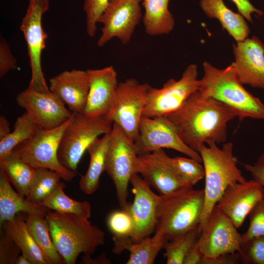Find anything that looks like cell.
Returning a JSON list of instances; mask_svg holds the SVG:
<instances>
[{
    "label": "cell",
    "instance_id": "6da1fadb",
    "mask_svg": "<svg viewBox=\"0 0 264 264\" xmlns=\"http://www.w3.org/2000/svg\"><path fill=\"white\" fill-rule=\"evenodd\" d=\"M236 117L232 109L198 90L166 116L181 140L197 152L205 143H224L227 124Z\"/></svg>",
    "mask_w": 264,
    "mask_h": 264
},
{
    "label": "cell",
    "instance_id": "7a4b0ae2",
    "mask_svg": "<svg viewBox=\"0 0 264 264\" xmlns=\"http://www.w3.org/2000/svg\"><path fill=\"white\" fill-rule=\"evenodd\" d=\"M45 217L54 245L66 264H75L81 254L91 257L105 243V232L88 218L53 210Z\"/></svg>",
    "mask_w": 264,
    "mask_h": 264
},
{
    "label": "cell",
    "instance_id": "3957f363",
    "mask_svg": "<svg viewBox=\"0 0 264 264\" xmlns=\"http://www.w3.org/2000/svg\"><path fill=\"white\" fill-rule=\"evenodd\" d=\"M202 66L204 74L198 90L203 95L232 109L240 121L245 118L264 120V104L245 89L231 65L218 69L204 61Z\"/></svg>",
    "mask_w": 264,
    "mask_h": 264
},
{
    "label": "cell",
    "instance_id": "277c9868",
    "mask_svg": "<svg viewBox=\"0 0 264 264\" xmlns=\"http://www.w3.org/2000/svg\"><path fill=\"white\" fill-rule=\"evenodd\" d=\"M204 204V190L192 186L160 195L154 231L162 232L170 240L200 226Z\"/></svg>",
    "mask_w": 264,
    "mask_h": 264
},
{
    "label": "cell",
    "instance_id": "5b68a950",
    "mask_svg": "<svg viewBox=\"0 0 264 264\" xmlns=\"http://www.w3.org/2000/svg\"><path fill=\"white\" fill-rule=\"evenodd\" d=\"M207 145H201L198 151L203 164L205 179L204 204L200 228L207 221L227 187L234 183L246 180L237 167L238 160L233 154L231 142L223 144L221 148L215 143Z\"/></svg>",
    "mask_w": 264,
    "mask_h": 264
},
{
    "label": "cell",
    "instance_id": "8992f818",
    "mask_svg": "<svg viewBox=\"0 0 264 264\" xmlns=\"http://www.w3.org/2000/svg\"><path fill=\"white\" fill-rule=\"evenodd\" d=\"M113 123L108 116L73 112L60 142L58 157L61 164L68 170L76 171L88 146L99 136L110 132Z\"/></svg>",
    "mask_w": 264,
    "mask_h": 264
},
{
    "label": "cell",
    "instance_id": "52a82bcc",
    "mask_svg": "<svg viewBox=\"0 0 264 264\" xmlns=\"http://www.w3.org/2000/svg\"><path fill=\"white\" fill-rule=\"evenodd\" d=\"M134 142L121 128L113 123L106 159L105 171L112 180L116 197L122 209H127L130 204L128 186L138 157Z\"/></svg>",
    "mask_w": 264,
    "mask_h": 264
},
{
    "label": "cell",
    "instance_id": "ba28073f",
    "mask_svg": "<svg viewBox=\"0 0 264 264\" xmlns=\"http://www.w3.org/2000/svg\"><path fill=\"white\" fill-rule=\"evenodd\" d=\"M73 115L60 126L49 130L39 128L34 135L14 150L20 157L34 169L45 168L59 173L64 180L70 181L77 172L68 170L60 162L58 152L63 133Z\"/></svg>",
    "mask_w": 264,
    "mask_h": 264
},
{
    "label": "cell",
    "instance_id": "9c48e42d",
    "mask_svg": "<svg viewBox=\"0 0 264 264\" xmlns=\"http://www.w3.org/2000/svg\"><path fill=\"white\" fill-rule=\"evenodd\" d=\"M199 86L197 66L189 65L180 79H170L160 88L150 86L143 116H166L176 110L192 93L199 90Z\"/></svg>",
    "mask_w": 264,
    "mask_h": 264
},
{
    "label": "cell",
    "instance_id": "30bf717a",
    "mask_svg": "<svg viewBox=\"0 0 264 264\" xmlns=\"http://www.w3.org/2000/svg\"><path fill=\"white\" fill-rule=\"evenodd\" d=\"M49 0H29L20 26L26 41L31 69L28 88L39 91H50L42 70L41 57L45 47L47 35L42 26V17L48 10Z\"/></svg>",
    "mask_w": 264,
    "mask_h": 264
},
{
    "label": "cell",
    "instance_id": "8fae6325",
    "mask_svg": "<svg viewBox=\"0 0 264 264\" xmlns=\"http://www.w3.org/2000/svg\"><path fill=\"white\" fill-rule=\"evenodd\" d=\"M134 144L138 155L161 149L177 151L201 163L199 153L191 149L180 138L166 116H142Z\"/></svg>",
    "mask_w": 264,
    "mask_h": 264
},
{
    "label": "cell",
    "instance_id": "7c38bea8",
    "mask_svg": "<svg viewBox=\"0 0 264 264\" xmlns=\"http://www.w3.org/2000/svg\"><path fill=\"white\" fill-rule=\"evenodd\" d=\"M150 86L147 83L140 84L134 78L118 84L112 120L133 142L138 135Z\"/></svg>",
    "mask_w": 264,
    "mask_h": 264
},
{
    "label": "cell",
    "instance_id": "4fadbf2b",
    "mask_svg": "<svg viewBox=\"0 0 264 264\" xmlns=\"http://www.w3.org/2000/svg\"><path fill=\"white\" fill-rule=\"evenodd\" d=\"M201 229L198 243L204 257L213 258L240 251L242 234L230 218L216 205Z\"/></svg>",
    "mask_w": 264,
    "mask_h": 264
},
{
    "label": "cell",
    "instance_id": "5bb4252c",
    "mask_svg": "<svg viewBox=\"0 0 264 264\" xmlns=\"http://www.w3.org/2000/svg\"><path fill=\"white\" fill-rule=\"evenodd\" d=\"M16 101L39 128L45 130L60 126L73 113L50 90L43 92L28 87L18 94Z\"/></svg>",
    "mask_w": 264,
    "mask_h": 264
},
{
    "label": "cell",
    "instance_id": "9a60e30c",
    "mask_svg": "<svg viewBox=\"0 0 264 264\" xmlns=\"http://www.w3.org/2000/svg\"><path fill=\"white\" fill-rule=\"evenodd\" d=\"M142 0H109L98 23L103 24L97 45L102 47L113 38L123 44L130 41L142 13L139 4Z\"/></svg>",
    "mask_w": 264,
    "mask_h": 264
},
{
    "label": "cell",
    "instance_id": "2e32d148",
    "mask_svg": "<svg viewBox=\"0 0 264 264\" xmlns=\"http://www.w3.org/2000/svg\"><path fill=\"white\" fill-rule=\"evenodd\" d=\"M170 157L163 149H161L138 155L136 161L135 174H140L150 187L160 195L192 186L178 175L170 162Z\"/></svg>",
    "mask_w": 264,
    "mask_h": 264
},
{
    "label": "cell",
    "instance_id": "e0dca14e",
    "mask_svg": "<svg viewBox=\"0 0 264 264\" xmlns=\"http://www.w3.org/2000/svg\"><path fill=\"white\" fill-rule=\"evenodd\" d=\"M130 183L134 195L133 202L128 208L134 226L131 239L137 242L150 237L155 229L160 196L153 192L150 186L138 174L132 176Z\"/></svg>",
    "mask_w": 264,
    "mask_h": 264
},
{
    "label": "cell",
    "instance_id": "ac0fdd59",
    "mask_svg": "<svg viewBox=\"0 0 264 264\" xmlns=\"http://www.w3.org/2000/svg\"><path fill=\"white\" fill-rule=\"evenodd\" d=\"M263 198L264 188L252 179L229 185L216 206L230 218L238 229L257 203Z\"/></svg>",
    "mask_w": 264,
    "mask_h": 264
},
{
    "label": "cell",
    "instance_id": "d6986e66",
    "mask_svg": "<svg viewBox=\"0 0 264 264\" xmlns=\"http://www.w3.org/2000/svg\"><path fill=\"white\" fill-rule=\"evenodd\" d=\"M234 61L231 64L240 81L264 89V44L256 36L233 45Z\"/></svg>",
    "mask_w": 264,
    "mask_h": 264
},
{
    "label": "cell",
    "instance_id": "ffe728a7",
    "mask_svg": "<svg viewBox=\"0 0 264 264\" xmlns=\"http://www.w3.org/2000/svg\"><path fill=\"white\" fill-rule=\"evenodd\" d=\"M87 71L90 86L83 113L108 116L112 120L118 84L116 70L110 66L101 69H88Z\"/></svg>",
    "mask_w": 264,
    "mask_h": 264
},
{
    "label": "cell",
    "instance_id": "44dd1931",
    "mask_svg": "<svg viewBox=\"0 0 264 264\" xmlns=\"http://www.w3.org/2000/svg\"><path fill=\"white\" fill-rule=\"evenodd\" d=\"M90 82L88 73L78 69L64 71L49 80L50 90L73 112L83 113Z\"/></svg>",
    "mask_w": 264,
    "mask_h": 264
},
{
    "label": "cell",
    "instance_id": "7402d4cb",
    "mask_svg": "<svg viewBox=\"0 0 264 264\" xmlns=\"http://www.w3.org/2000/svg\"><path fill=\"white\" fill-rule=\"evenodd\" d=\"M114 247L112 251L116 254L123 250L130 252L127 264H153L161 249L168 241L164 234L155 231L152 237H147L139 242H133L131 238H113Z\"/></svg>",
    "mask_w": 264,
    "mask_h": 264
},
{
    "label": "cell",
    "instance_id": "603a6c76",
    "mask_svg": "<svg viewBox=\"0 0 264 264\" xmlns=\"http://www.w3.org/2000/svg\"><path fill=\"white\" fill-rule=\"evenodd\" d=\"M10 183L3 171L0 169V225L12 220L20 212L46 215L48 208L29 202L15 191Z\"/></svg>",
    "mask_w": 264,
    "mask_h": 264
},
{
    "label": "cell",
    "instance_id": "cb8c5ba5",
    "mask_svg": "<svg viewBox=\"0 0 264 264\" xmlns=\"http://www.w3.org/2000/svg\"><path fill=\"white\" fill-rule=\"evenodd\" d=\"M199 5L208 18L219 20L222 28L237 42L248 38L250 30L245 18L228 8L223 0H199Z\"/></svg>",
    "mask_w": 264,
    "mask_h": 264
},
{
    "label": "cell",
    "instance_id": "d4e9b609",
    "mask_svg": "<svg viewBox=\"0 0 264 264\" xmlns=\"http://www.w3.org/2000/svg\"><path fill=\"white\" fill-rule=\"evenodd\" d=\"M110 132L104 134L101 138H97L87 150L90 156L89 163L86 174L79 180L80 189L87 195H91L97 191L100 176L105 171Z\"/></svg>",
    "mask_w": 264,
    "mask_h": 264
},
{
    "label": "cell",
    "instance_id": "484cf974",
    "mask_svg": "<svg viewBox=\"0 0 264 264\" xmlns=\"http://www.w3.org/2000/svg\"><path fill=\"white\" fill-rule=\"evenodd\" d=\"M4 233L13 239L32 264H50L31 234L22 217L16 215L11 220L0 225Z\"/></svg>",
    "mask_w": 264,
    "mask_h": 264
},
{
    "label": "cell",
    "instance_id": "4316f807",
    "mask_svg": "<svg viewBox=\"0 0 264 264\" xmlns=\"http://www.w3.org/2000/svg\"><path fill=\"white\" fill-rule=\"evenodd\" d=\"M170 0H142L145 9L143 23L145 32L151 36L168 34L175 21L168 9Z\"/></svg>",
    "mask_w": 264,
    "mask_h": 264
},
{
    "label": "cell",
    "instance_id": "83f0119b",
    "mask_svg": "<svg viewBox=\"0 0 264 264\" xmlns=\"http://www.w3.org/2000/svg\"><path fill=\"white\" fill-rule=\"evenodd\" d=\"M0 169L17 192L26 197L34 179L35 169L24 161L14 150L0 159Z\"/></svg>",
    "mask_w": 264,
    "mask_h": 264
},
{
    "label": "cell",
    "instance_id": "f1b7e54d",
    "mask_svg": "<svg viewBox=\"0 0 264 264\" xmlns=\"http://www.w3.org/2000/svg\"><path fill=\"white\" fill-rule=\"evenodd\" d=\"M25 220L31 234L50 264H66L53 242L45 215L28 214Z\"/></svg>",
    "mask_w": 264,
    "mask_h": 264
},
{
    "label": "cell",
    "instance_id": "f546056e",
    "mask_svg": "<svg viewBox=\"0 0 264 264\" xmlns=\"http://www.w3.org/2000/svg\"><path fill=\"white\" fill-rule=\"evenodd\" d=\"M66 185L61 181L52 193L41 204L48 209L59 213L75 214L88 219L91 216V206L88 201H78L64 192Z\"/></svg>",
    "mask_w": 264,
    "mask_h": 264
},
{
    "label": "cell",
    "instance_id": "4dcf8cb0",
    "mask_svg": "<svg viewBox=\"0 0 264 264\" xmlns=\"http://www.w3.org/2000/svg\"><path fill=\"white\" fill-rule=\"evenodd\" d=\"M63 179L59 173L45 168L35 169L34 179L26 199L32 203L41 205L56 189Z\"/></svg>",
    "mask_w": 264,
    "mask_h": 264
},
{
    "label": "cell",
    "instance_id": "1f68e13d",
    "mask_svg": "<svg viewBox=\"0 0 264 264\" xmlns=\"http://www.w3.org/2000/svg\"><path fill=\"white\" fill-rule=\"evenodd\" d=\"M39 129L26 112L18 117L14 130L0 140V159L10 154L19 144L32 137Z\"/></svg>",
    "mask_w": 264,
    "mask_h": 264
},
{
    "label": "cell",
    "instance_id": "d6a6232c",
    "mask_svg": "<svg viewBox=\"0 0 264 264\" xmlns=\"http://www.w3.org/2000/svg\"><path fill=\"white\" fill-rule=\"evenodd\" d=\"M201 229L200 226L168 240L164 246V254L167 264H183L185 257L198 238Z\"/></svg>",
    "mask_w": 264,
    "mask_h": 264
},
{
    "label": "cell",
    "instance_id": "836d02e7",
    "mask_svg": "<svg viewBox=\"0 0 264 264\" xmlns=\"http://www.w3.org/2000/svg\"><path fill=\"white\" fill-rule=\"evenodd\" d=\"M170 161L181 178L193 186L205 176L204 167L193 158L177 156L170 157Z\"/></svg>",
    "mask_w": 264,
    "mask_h": 264
},
{
    "label": "cell",
    "instance_id": "e575fe53",
    "mask_svg": "<svg viewBox=\"0 0 264 264\" xmlns=\"http://www.w3.org/2000/svg\"><path fill=\"white\" fill-rule=\"evenodd\" d=\"M107 224L113 234V238H132L133 232V222L128 210L122 209L111 212L108 217Z\"/></svg>",
    "mask_w": 264,
    "mask_h": 264
},
{
    "label": "cell",
    "instance_id": "d590c367",
    "mask_svg": "<svg viewBox=\"0 0 264 264\" xmlns=\"http://www.w3.org/2000/svg\"><path fill=\"white\" fill-rule=\"evenodd\" d=\"M245 264H264V235L242 242L239 252Z\"/></svg>",
    "mask_w": 264,
    "mask_h": 264
},
{
    "label": "cell",
    "instance_id": "8d00e7d4",
    "mask_svg": "<svg viewBox=\"0 0 264 264\" xmlns=\"http://www.w3.org/2000/svg\"><path fill=\"white\" fill-rule=\"evenodd\" d=\"M249 225L242 234V242L264 235V198L258 201L248 215Z\"/></svg>",
    "mask_w": 264,
    "mask_h": 264
},
{
    "label": "cell",
    "instance_id": "74e56055",
    "mask_svg": "<svg viewBox=\"0 0 264 264\" xmlns=\"http://www.w3.org/2000/svg\"><path fill=\"white\" fill-rule=\"evenodd\" d=\"M109 2V0H84L83 9L86 15V30L90 37L95 36L98 19Z\"/></svg>",
    "mask_w": 264,
    "mask_h": 264
},
{
    "label": "cell",
    "instance_id": "f35d334b",
    "mask_svg": "<svg viewBox=\"0 0 264 264\" xmlns=\"http://www.w3.org/2000/svg\"><path fill=\"white\" fill-rule=\"evenodd\" d=\"M0 232V264H15L21 250L1 228Z\"/></svg>",
    "mask_w": 264,
    "mask_h": 264
},
{
    "label": "cell",
    "instance_id": "ab89813d",
    "mask_svg": "<svg viewBox=\"0 0 264 264\" xmlns=\"http://www.w3.org/2000/svg\"><path fill=\"white\" fill-rule=\"evenodd\" d=\"M17 68V60L13 55L10 46L3 37L0 40V77L2 78L9 71Z\"/></svg>",
    "mask_w": 264,
    "mask_h": 264
},
{
    "label": "cell",
    "instance_id": "60d3db41",
    "mask_svg": "<svg viewBox=\"0 0 264 264\" xmlns=\"http://www.w3.org/2000/svg\"><path fill=\"white\" fill-rule=\"evenodd\" d=\"M243 166L253 179L264 188V152L259 155L254 164H244Z\"/></svg>",
    "mask_w": 264,
    "mask_h": 264
},
{
    "label": "cell",
    "instance_id": "b9f144b4",
    "mask_svg": "<svg viewBox=\"0 0 264 264\" xmlns=\"http://www.w3.org/2000/svg\"><path fill=\"white\" fill-rule=\"evenodd\" d=\"M236 6L239 13L248 22L252 23L251 15L256 13L259 17L264 15L263 11L255 8L249 0H231Z\"/></svg>",
    "mask_w": 264,
    "mask_h": 264
},
{
    "label": "cell",
    "instance_id": "7bdbcfd3",
    "mask_svg": "<svg viewBox=\"0 0 264 264\" xmlns=\"http://www.w3.org/2000/svg\"><path fill=\"white\" fill-rule=\"evenodd\" d=\"M240 256L237 253L223 254L213 258L203 257L201 264H237L240 262Z\"/></svg>",
    "mask_w": 264,
    "mask_h": 264
},
{
    "label": "cell",
    "instance_id": "ee69618b",
    "mask_svg": "<svg viewBox=\"0 0 264 264\" xmlns=\"http://www.w3.org/2000/svg\"><path fill=\"white\" fill-rule=\"evenodd\" d=\"M198 238L186 254L183 264H201L203 255L198 245Z\"/></svg>",
    "mask_w": 264,
    "mask_h": 264
},
{
    "label": "cell",
    "instance_id": "f6af8a7d",
    "mask_svg": "<svg viewBox=\"0 0 264 264\" xmlns=\"http://www.w3.org/2000/svg\"><path fill=\"white\" fill-rule=\"evenodd\" d=\"M10 124L4 115L0 116V140L6 137L10 133Z\"/></svg>",
    "mask_w": 264,
    "mask_h": 264
},
{
    "label": "cell",
    "instance_id": "bcb514c9",
    "mask_svg": "<svg viewBox=\"0 0 264 264\" xmlns=\"http://www.w3.org/2000/svg\"><path fill=\"white\" fill-rule=\"evenodd\" d=\"M84 264H110V261L107 259L105 256H100L96 259H92L91 257L83 256L80 262Z\"/></svg>",
    "mask_w": 264,
    "mask_h": 264
},
{
    "label": "cell",
    "instance_id": "7dc6e473",
    "mask_svg": "<svg viewBox=\"0 0 264 264\" xmlns=\"http://www.w3.org/2000/svg\"><path fill=\"white\" fill-rule=\"evenodd\" d=\"M15 264H32V263L25 255L22 253L16 260Z\"/></svg>",
    "mask_w": 264,
    "mask_h": 264
}]
</instances>
